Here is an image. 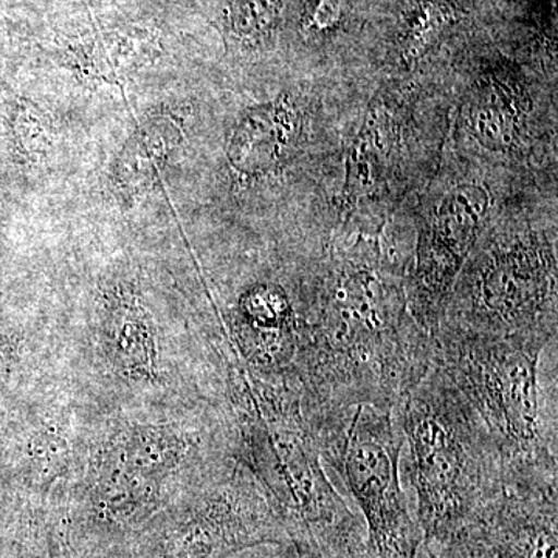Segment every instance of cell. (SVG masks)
Segmentation results:
<instances>
[{"label": "cell", "mask_w": 558, "mask_h": 558, "mask_svg": "<svg viewBox=\"0 0 558 558\" xmlns=\"http://www.w3.org/2000/svg\"><path fill=\"white\" fill-rule=\"evenodd\" d=\"M304 416L326 468L339 475L362 510L374 558H417L424 534L403 494V438L395 410L360 403Z\"/></svg>", "instance_id": "8992f818"}, {"label": "cell", "mask_w": 558, "mask_h": 558, "mask_svg": "<svg viewBox=\"0 0 558 558\" xmlns=\"http://www.w3.org/2000/svg\"><path fill=\"white\" fill-rule=\"evenodd\" d=\"M490 193L475 182L451 185L417 222L407 278L411 317L435 336L451 290L490 215Z\"/></svg>", "instance_id": "ba28073f"}, {"label": "cell", "mask_w": 558, "mask_h": 558, "mask_svg": "<svg viewBox=\"0 0 558 558\" xmlns=\"http://www.w3.org/2000/svg\"><path fill=\"white\" fill-rule=\"evenodd\" d=\"M548 347L444 325L433 336V365L475 414L505 487H558L557 418L539 384V360Z\"/></svg>", "instance_id": "7a4b0ae2"}, {"label": "cell", "mask_w": 558, "mask_h": 558, "mask_svg": "<svg viewBox=\"0 0 558 558\" xmlns=\"http://www.w3.org/2000/svg\"><path fill=\"white\" fill-rule=\"evenodd\" d=\"M258 413L270 508L299 558H374L365 523L330 483L299 391H267Z\"/></svg>", "instance_id": "5b68a950"}, {"label": "cell", "mask_w": 558, "mask_h": 558, "mask_svg": "<svg viewBox=\"0 0 558 558\" xmlns=\"http://www.w3.org/2000/svg\"><path fill=\"white\" fill-rule=\"evenodd\" d=\"M301 284L293 387L306 413L369 403L395 410L433 363V336L411 317L410 264L379 230L340 231Z\"/></svg>", "instance_id": "6da1fadb"}, {"label": "cell", "mask_w": 558, "mask_h": 558, "mask_svg": "<svg viewBox=\"0 0 558 558\" xmlns=\"http://www.w3.org/2000/svg\"><path fill=\"white\" fill-rule=\"evenodd\" d=\"M344 0H314L306 17V31L314 35L333 31L343 17Z\"/></svg>", "instance_id": "e0dca14e"}, {"label": "cell", "mask_w": 558, "mask_h": 558, "mask_svg": "<svg viewBox=\"0 0 558 558\" xmlns=\"http://www.w3.org/2000/svg\"><path fill=\"white\" fill-rule=\"evenodd\" d=\"M84 53V72L109 84L121 86L128 75L145 60L142 43L116 38H97Z\"/></svg>", "instance_id": "9a60e30c"}, {"label": "cell", "mask_w": 558, "mask_h": 558, "mask_svg": "<svg viewBox=\"0 0 558 558\" xmlns=\"http://www.w3.org/2000/svg\"><path fill=\"white\" fill-rule=\"evenodd\" d=\"M50 558H72L70 557L68 548H65L64 542L57 538L54 543L51 542L50 546Z\"/></svg>", "instance_id": "ac0fdd59"}, {"label": "cell", "mask_w": 558, "mask_h": 558, "mask_svg": "<svg viewBox=\"0 0 558 558\" xmlns=\"http://www.w3.org/2000/svg\"><path fill=\"white\" fill-rule=\"evenodd\" d=\"M440 325L502 339L556 340V227L488 219Z\"/></svg>", "instance_id": "277c9868"}, {"label": "cell", "mask_w": 558, "mask_h": 558, "mask_svg": "<svg viewBox=\"0 0 558 558\" xmlns=\"http://www.w3.org/2000/svg\"><path fill=\"white\" fill-rule=\"evenodd\" d=\"M180 138V123L170 116L156 117L142 124L121 154L119 182L124 190L138 191L153 179Z\"/></svg>", "instance_id": "4fadbf2b"}, {"label": "cell", "mask_w": 558, "mask_h": 558, "mask_svg": "<svg viewBox=\"0 0 558 558\" xmlns=\"http://www.w3.org/2000/svg\"><path fill=\"white\" fill-rule=\"evenodd\" d=\"M395 417L410 450L422 545H440L505 488L497 457L475 414L433 363L400 398Z\"/></svg>", "instance_id": "3957f363"}, {"label": "cell", "mask_w": 558, "mask_h": 558, "mask_svg": "<svg viewBox=\"0 0 558 558\" xmlns=\"http://www.w3.org/2000/svg\"><path fill=\"white\" fill-rule=\"evenodd\" d=\"M286 542L267 498L234 476L140 538L132 558H227Z\"/></svg>", "instance_id": "52a82bcc"}, {"label": "cell", "mask_w": 558, "mask_h": 558, "mask_svg": "<svg viewBox=\"0 0 558 558\" xmlns=\"http://www.w3.org/2000/svg\"><path fill=\"white\" fill-rule=\"evenodd\" d=\"M407 102L398 90L377 92L344 156L341 218L347 223L359 209L379 201L391 186L407 148Z\"/></svg>", "instance_id": "30bf717a"}, {"label": "cell", "mask_w": 558, "mask_h": 558, "mask_svg": "<svg viewBox=\"0 0 558 558\" xmlns=\"http://www.w3.org/2000/svg\"><path fill=\"white\" fill-rule=\"evenodd\" d=\"M534 112L527 80L501 62L484 68L470 84L462 117L481 148L515 159L526 154Z\"/></svg>", "instance_id": "8fae6325"}, {"label": "cell", "mask_w": 558, "mask_h": 558, "mask_svg": "<svg viewBox=\"0 0 558 558\" xmlns=\"http://www.w3.org/2000/svg\"><path fill=\"white\" fill-rule=\"evenodd\" d=\"M458 21V10L450 0H417L407 14L396 46L400 69H413Z\"/></svg>", "instance_id": "5bb4252c"}, {"label": "cell", "mask_w": 558, "mask_h": 558, "mask_svg": "<svg viewBox=\"0 0 558 558\" xmlns=\"http://www.w3.org/2000/svg\"><path fill=\"white\" fill-rule=\"evenodd\" d=\"M39 117H36L35 110L28 106H22L17 109L14 117V134L20 148L27 154L39 153L44 143V126Z\"/></svg>", "instance_id": "2e32d148"}, {"label": "cell", "mask_w": 558, "mask_h": 558, "mask_svg": "<svg viewBox=\"0 0 558 558\" xmlns=\"http://www.w3.org/2000/svg\"><path fill=\"white\" fill-rule=\"evenodd\" d=\"M428 558H558L557 488L505 487Z\"/></svg>", "instance_id": "9c48e42d"}, {"label": "cell", "mask_w": 558, "mask_h": 558, "mask_svg": "<svg viewBox=\"0 0 558 558\" xmlns=\"http://www.w3.org/2000/svg\"><path fill=\"white\" fill-rule=\"evenodd\" d=\"M306 112L296 98L278 100L250 110L230 143V163L245 178L274 174L295 156L304 143Z\"/></svg>", "instance_id": "7c38bea8"}]
</instances>
